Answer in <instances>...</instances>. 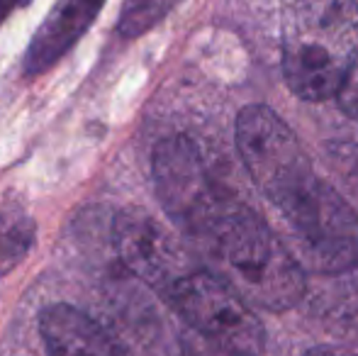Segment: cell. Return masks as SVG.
I'll return each mask as SVG.
<instances>
[{
    "instance_id": "14",
    "label": "cell",
    "mask_w": 358,
    "mask_h": 356,
    "mask_svg": "<svg viewBox=\"0 0 358 356\" xmlns=\"http://www.w3.org/2000/svg\"><path fill=\"white\" fill-rule=\"evenodd\" d=\"M180 356H234V354H229V352H224V349L215 347V344L205 342L203 337L200 339L185 337L183 344H180Z\"/></svg>"
},
{
    "instance_id": "10",
    "label": "cell",
    "mask_w": 358,
    "mask_h": 356,
    "mask_svg": "<svg viewBox=\"0 0 358 356\" xmlns=\"http://www.w3.org/2000/svg\"><path fill=\"white\" fill-rule=\"evenodd\" d=\"M32 215L20 203H8L0 208V276L13 271L29 254L34 244Z\"/></svg>"
},
{
    "instance_id": "2",
    "label": "cell",
    "mask_w": 358,
    "mask_h": 356,
    "mask_svg": "<svg viewBox=\"0 0 358 356\" xmlns=\"http://www.w3.org/2000/svg\"><path fill=\"white\" fill-rule=\"evenodd\" d=\"M188 239L251 308L285 313L307 295L300 259L256 210L227 190Z\"/></svg>"
},
{
    "instance_id": "7",
    "label": "cell",
    "mask_w": 358,
    "mask_h": 356,
    "mask_svg": "<svg viewBox=\"0 0 358 356\" xmlns=\"http://www.w3.org/2000/svg\"><path fill=\"white\" fill-rule=\"evenodd\" d=\"M103 5L105 0H59L29 42L24 54V73L37 76L52 69L88 32Z\"/></svg>"
},
{
    "instance_id": "8",
    "label": "cell",
    "mask_w": 358,
    "mask_h": 356,
    "mask_svg": "<svg viewBox=\"0 0 358 356\" xmlns=\"http://www.w3.org/2000/svg\"><path fill=\"white\" fill-rule=\"evenodd\" d=\"M39 332L49 356H124L113 334L83 310L54 303L39 315Z\"/></svg>"
},
{
    "instance_id": "12",
    "label": "cell",
    "mask_w": 358,
    "mask_h": 356,
    "mask_svg": "<svg viewBox=\"0 0 358 356\" xmlns=\"http://www.w3.org/2000/svg\"><path fill=\"white\" fill-rule=\"evenodd\" d=\"M329 162L334 171L339 173L344 185L351 190V195L358 200V144L339 142L329 147Z\"/></svg>"
},
{
    "instance_id": "11",
    "label": "cell",
    "mask_w": 358,
    "mask_h": 356,
    "mask_svg": "<svg viewBox=\"0 0 358 356\" xmlns=\"http://www.w3.org/2000/svg\"><path fill=\"white\" fill-rule=\"evenodd\" d=\"M180 0H124L117 32L127 39L142 37L161 22Z\"/></svg>"
},
{
    "instance_id": "15",
    "label": "cell",
    "mask_w": 358,
    "mask_h": 356,
    "mask_svg": "<svg viewBox=\"0 0 358 356\" xmlns=\"http://www.w3.org/2000/svg\"><path fill=\"white\" fill-rule=\"evenodd\" d=\"M305 356H358V354L349 352V349H339V347H315Z\"/></svg>"
},
{
    "instance_id": "1",
    "label": "cell",
    "mask_w": 358,
    "mask_h": 356,
    "mask_svg": "<svg viewBox=\"0 0 358 356\" xmlns=\"http://www.w3.org/2000/svg\"><path fill=\"white\" fill-rule=\"evenodd\" d=\"M234 134L246 173L278 215L300 264L322 276L356 266L358 213L315 171L285 120L266 105H246Z\"/></svg>"
},
{
    "instance_id": "9",
    "label": "cell",
    "mask_w": 358,
    "mask_h": 356,
    "mask_svg": "<svg viewBox=\"0 0 358 356\" xmlns=\"http://www.w3.org/2000/svg\"><path fill=\"white\" fill-rule=\"evenodd\" d=\"M307 298V313L336 342L358 352V264L341 273L324 276Z\"/></svg>"
},
{
    "instance_id": "16",
    "label": "cell",
    "mask_w": 358,
    "mask_h": 356,
    "mask_svg": "<svg viewBox=\"0 0 358 356\" xmlns=\"http://www.w3.org/2000/svg\"><path fill=\"white\" fill-rule=\"evenodd\" d=\"M27 3L29 0H0V22H5V17H8L10 13L24 8Z\"/></svg>"
},
{
    "instance_id": "13",
    "label": "cell",
    "mask_w": 358,
    "mask_h": 356,
    "mask_svg": "<svg viewBox=\"0 0 358 356\" xmlns=\"http://www.w3.org/2000/svg\"><path fill=\"white\" fill-rule=\"evenodd\" d=\"M334 100L349 118L358 120V59L354 62V66H351V71L346 73L344 83H341V88Z\"/></svg>"
},
{
    "instance_id": "6",
    "label": "cell",
    "mask_w": 358,
    "mask_h": 356,
    "mask_svg": "<svg viewBox=\"0 0 358 356\" xmlns=\"http://www.w3.org/2000/svg\"><path fill=\"white\" fill-rule=\"evenodd\" d=\"M113 244L120 262L161 298L185 271L195 266L169 229L142 208H124L115 215Z\"/></svg>"
},
{
    "instance_id": "4",
    "label": "cell",
    "mask_w": 358,
    "mask_h": 356,
    "mask_svg": "<svg viewBox=\"0 0 358 356\" xmlns=\"http://www.w3.org/2000/svg\"><path fill=\"white\" fill-rule=\"evenodd\" d=\"M164 300L205 342L234 356L264 354V322L256 310L213 269L195 264L166 290Z\"/></svg>"
},
{
    "instance_id": "3",
    "label": "cell",
    "mask_w": 358,
    "mask_h": 356,
    "mask_svg": "<svg viewBox=\"0 0 358 356\" xmlns=\"http://www.w3.org/2000/svg\"><path fill=\"white\" fill-rule=\"evenodd\" d=\"M358 59V0H280V66L307 103L334 100Z\"/></svg>"
},
{
    "instance_id": "5",
    "label": "cell",
    "mask_w": 358,
    "mask_h": 356,
    "mask_svg": "<svg viewBox=\"0 0 358 356\" xmlns=\"http://www.w3.org/2000/svg\"><path fill=\"white\" fill-rule=\"evenodd\" d=\"M151 176L161 208L183 234L190 232L227 190L217 183L203 152L188 137H169L156 144Z\"/></svg>"
}]
</instances>
